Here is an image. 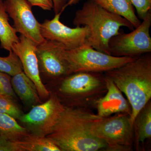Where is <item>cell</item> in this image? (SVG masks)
I'll list each match as a JSON object with an SVG mask.
<instances>
[{
    "label": "cell",
    "instance_id": "cell-1",
    "mask_svg": "<svg viewBox=\"0 0 151 151\" xmlns=\"http://www.w3.org/2000/svg\"><path fill=\"white\" fill-rule=\"evenodd\" d=\"M100 118L91 109L65 106L46 137L61 151H107L108 145L91 132L92 124Z\"/></svg>",
    "mask_w": 151,
    "mask_h": 151
},
{
    "label": "cell",
    "instance_id": "cell-2",
    "mask_svg": "<svg viewBox=\"0 0 151 151\" xmlns=\"http://www.w3.org/2000/svg\"><path fill=\"white\" fill-rule=\"evenodd\" d=\"M104 74L127 97L132 108L131 121L134 124L138 113L151 100V52L106 71Z\"/></svg>",
    "mask_w": 151,
    "mask_h": 151
},
{
    "label": "cell",
    "instance_id": "cell-3",
    "mask_svg": "<svg viewBox=\"0 0 151 151\" xmlns=\"http://www.w3.org/2000/svg\"><path fill=\"white\" fill-rule=\"evenodd\" d=\"M73 23L76 27H88L90 35L87 44L109 55H111L108 47L109 41L119 34L121 27H124L131 31L134 29L129 21L107 10L93 0H87L82 8L76 12Z\"/></svg>",
    "mask_w": 151,
    "mask_h": 151
},
{
    "label": "cell",
    "instance_id": "cell-4",
    "mask_svg": "<svg viewBox=\"0 0 151 151\" xmlns=\"http://www.w3.org/2000/svg\"><path fill=\"white\" fill-rule=\"evenodd\" d=\"M57 95L65 101L66 107L93 110L97 100L107 91L104 73L80 72L73 73L57 81Z\"/></svg>",
    "mask_w": 151,
    "mask_h": 151
},
{
    "label": "cell",
    "instance_id": "cell-5",
    "mask_svg": "<svg viewBox=\"0 0 151 151\" xmlns=\"http://www.w3.org/2000/svg\"><path fill=\"white\" fill-rule=\"evenodd\" d=\"M62 53L67 64L69 75L80 72L104 73L135 58L106 54L87 43L72 49L63 48Z\"/></svg>",
    "mask_w": 151,
    "mask_h": 151
},
{
    "label": "cell",
    "instance_id": "cell-6",
    "mask_svg": "<svg viewBox=\"0 0 151 151\" xmlns=\"http://www.w3.org/2000/svg\"><path fill=\"white\" fill-rule=\"evenodd\" d=\"M91 132L108 145L107 151H130L134 144V124L126 113L100 118L92 124Z\"/></svg>",
    "mask_w": 151,
    "mask_h": 151
},
{
    "label": "cell",
    "instance_id": "cell-7",
    "mask_svg": "<svg viewBox=\"0 0 151 151\" xmlns=\"http://www.w3.org/2000/svg\"><path fill=\"white\" fill-rule=\"evenodd\" d=\"M151 11L138 27L128 33L123 32L111 38L108 43L110 54L137 58L151 52Z\"/></svg>",
    "mask_w": 151,
    "mask_h": 151
},
{
    "label": "cell",
    "instance_id": "cell-8",
    "mask_svg": "<svg viewBox=\"0 0 151 151\" xmlns=\"http://www.w3.org/2000/svg\"><path fill=\"white\" fill-rule=\"evenodd\" d=\"M65 108L57 95L50 93L46 102L35 105L29 112L23 114L19 120L31 134L46 137L51 133Z\"/></svg>",
    "mask_w": 151,
    "mask_h": 151
},
{
    "label": "cell",
    "instance_id": "cell-9",
    "mask_svg": "<svg viewBox=\"0 0 151 151\" xmlns=\"http://www.w3.org/2000/svg\"><path fill=\"white\" fill-rule=\"evenodd\" d=\"M61 14H55L51 20L40 23V32L47 40L59 43L65 49H72L87 43L90 35L88 27H68L60 21Z\"/></svg>",
    "mask_w": 151,
    "mask_h": 151
},
{
    "label": "cell",
    "instance_id": "cell-10",
    "mask_svg": "<svg viewBox=\"0 0 151 151\" xmlns=\"http://www.w3.org/2000/svg\"><path fill=\"white\" fill-rule=\"evenodd\" d=\"M7 12L13 21L17 32L37 45L46 41L40 32V23L32 12V6L27 0H5Z\"/></svg>",
    "mask_w": 151,
    "mask_h": 151
},
{
    "label": "cell",
    "instance_id": "cell-11",
    "mask_svg": "<svg viewBox=\"0 0 151 151\" xmlns=\"http://www.w3.org/2000/svg\"><path fill=\"white\" fill-rule=\"evenodd\" d=\"M63 48L59 43L47 40L37 45L36 53L40 72L56 81L69 75L63 55Z\"/></svg>",
    "mask_w": 151,
    "mask_h": 151
},
{
    "label": "cell",
    "instance_id": "cell-12",
    "mask_svg": "<svg viewBox=\"0 0 151 151\" xmlns=\"http://www.w3.org/2000/svg\"><path fill=\"white\" fill-rule=\"evenodd\" d=\"M19 40L13 45L12 50L17 55L22 65L24 72L35 84L40 99H47L50 93L42 83L36 48L37 45L32 40L21 35Z\"/></svg>",
    "mask_w": 151,
    "mask_h": 151
},
{
    "label": "cell",
    "instance_id": "cell-13",
    "mask_svg": "<svg viewBox=\"0 0 151 151\" xmlns=\"http://www.w3.org/2000/svg\"><path fill=\"white\" fill-rule=\"evenodd\" d=\"M105 77L107 91L95 104L97 116L101 118H107L119 113L131 115L132 108L128 100L114 82L105 76Z\"/></svg>",
    "mask_w": 151,
    "mask_h": 151
},
{
    "label": "cell",
    "instance_id": "cell-14",
    "mask_svg": "<svg viewBox=\"0 0 151 151\" xmlns=\"http://www.w3.org/2000/svg\"><path fill=\"white\" fill-rule=\"evenodd\" d=\"M11 83L14 92L25 104L35 105L41 103L35 85L24 71L13 76Z\"/></svg>",
    "mask_w": 151,
    "mask_h": 151
},
{
    "label": "cell",
    "instance_id": "cell-15",
    "mask_svg": "<svg viewBox=\"0 0 151 151\" xmlns=\"http://www.w3.org/2000/svg\"><path fill=\"white\" fill-rule=\"evenodd\" d=\"M109 12L123 17L134 27H138L141 22L136 15L135 9L129 0H93Z\"/></svg>",
    "mask_w": 151,
    "mask_h": 151
},
{
    "label": "cell",
    "instance_id": "cell-16",
    "mask_svg": "<svg viewBox=\"0 0 151 151\" xmlns=\"http://www.w3.org/2000/svg\"><path fill=\"white\" fill-rule=\"evenodd\" d=\"M12 143L14 151H61L48 138L30 133L21 140Z\"/></svg>",
    "mask_w": 151,
    "mask_h": 151
},
{
    "label": "cell",
    "instance_id": "cell-17",
    "mask_svg": "<svg viewBox=\"0 0 151 151\" xmlns=\"http://www.w3.org/2000/svg\"><path fill=\"white\" fill-rule=\"evenodd\" d=\"M134 144L137 147L151 137V103L149 101L138 113L134 123Z\"/></svg>",
    "mask_w": 151,
    "mask_h": 151
},
{
    "label": "cell",
    "instance_id": "cell-18",
    "mask_svg": "<svg viewBox=\"0 0 151 151\" xmlns=\"http://www.w3.org/2000/svg\"><path fill=\"white\" fill-rule=\"evenodd\" d=\"M29 133L27 129L20 125L15 119L0 113V141L21 140Z\"/></svg>",
    "mask_w": 151,
    "mask_h": 151
},
{
    "label": "cell",
    "instance_id": "cell-19",
    "mask_svg": "<svg viewBox=\"0 0 151 151\" xmlns=\"http://www.w3.org/2000/svg\"><path fill=\"white\" fill-rule=\"evenodd\" d=\"M9 16L3 0H0V48L9 52L19 40L14 28L9 22Z\"/></svg>",
    "mask_w": 151,
    "mask_h": 151
},
{
    "label": "cell",
    "instance_id": "cell-20",
    "mask_svg": "<svg viewBox=\"0 0 151 151\" xmlns=\"http://www.w3.org/2000/svg\"><path fill=\"white\" fill-rule=\"evenodd\" d=\"M22 71V63L12 50L9 51L8 56L0 57V72L13 76Z\"/></svg>",
    "mask_w": 151,
    "mask_h": 151
},
{
    "label": "cell",
    "instance_id": "cell-21",
    "mask_svg": "<svg viewBox=\"0 0 151 151\" xmlns=\"http://www.w3.org/2000/svg\"><path fill=\"white\" fill-rule=\"evenodd\" d=\"M0 113L6 114L15 119H19L23 114L13 99L1 94L0 95Z\"/></svg>",
    "mask_w": 151,
    "mask_h": 151
},
{
    "label": "cell",
    "instance_id": "cell-22",
    "mask_svg": "<svg viewBox=\"0 0 151 151\" xmlns=\"http://www.w3.org/2000/svg\"><path fill=\"white\" fill-rule=\"evenodd\" d=\"M0 93L13 99L15 97L10 75L0 72Z\"/></svg>",
    "mask_w": 151,
    "mask_h": 151
},
{
    "label": "cell",
    "instance_id": "cell-23",
    "mask_svg": "<svg viewBox=\"0 0 151 151\" xmlns=\"http://www.w3.org/2000/svg\"><path fill=\"white\" fill-rule=\"evenodd\" d=\"M136 9L138 17L142 20L151 11V0H129Z\"/></svg>",
    "mask_w": 151,
    "mask_h": 151
},
{
    "label": "cell",
    "instance_id": "cell-24",
    "mask_svg": "<svg viewBox=\"0 0 151 151\" xmlns=\"http://www.w3.org/2000/svg\"><path fill=\"white\" fill-rule=\"evenodd\" d=\"M32 6H38L45 11H51L53 8L52 0H27Z\"/></svg>",
    "mask_w": 151,
    "mask_h": 151
},
{
    "label": "cell",
    "instance_id": "cell-25",
    "mask_svg": "<svg viewBox=\"0 0 151 151\" xmlns=\"http://www.w3.org/2000/svg\"><path fill=\"white\" fill-rule=\"evenodd\" d=\"M68 0H52L53 4V10L55 14H62L65 10V6Z\"/></svg>",
    "mask_w": 151,
    "mask_h": 151
},
{
    "label": "cell",
    "instance_id": "cell-26",
    "mask_svg": "<svg viewBox=\"0 0 151 151\" xmlns=\"http://www.w3.org/2000/svg\"><path fill=\"white\" fill-rule=\"evenodd\" d=\"M81 0H68L67 2L66 3L65 6V9L69 6L73 5L76 4L78 2H79Z\"/></svg>",
    "mask_w": 151,
    "mask_h": 151
},
{
    "label": "cell",
    "instance_id": "cell-27",
    "mask_svg": "<svg viewBox=\"0 0 151 151\" xmlns=\"http://www.w3.org/2000/svg\"><path fill=\"white\" fill-rule=\"evenodd\" d=\"M1 93H0V95H1Z\"/></svg>",
    "mask_w": 151,
    "mask_h": 151
}]
</instances>
